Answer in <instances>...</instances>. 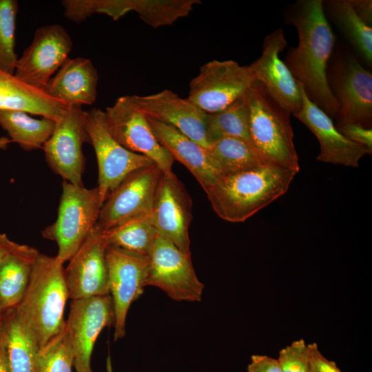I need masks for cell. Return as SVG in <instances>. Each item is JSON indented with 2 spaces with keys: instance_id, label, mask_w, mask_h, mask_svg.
Returning <instances> with one entry per match:
<instances>
[{
  "instance_id": "1",
  "label": "cell",
  "mask_w": 372,
  "mask_h": 372,
  "mask_svg": "<svg viewBox=\"0 0 372 372\" xmlns=\"http://www.w3.org/2000/svg\"><path fill=\"white\" fill-rule=\"evenodd\" d=\"M285 19L296 28L298 43L288 50L284 63L308 99L335 119L339 105L327 79L335 38L324 14L323 1L299 0L287 10Z\"/></svg>"
},
{
  "instance_id": "2",
  "label": "cell",
  "mask_w": 372,
  "mask_h": 372,
  "mask_svg": "<svg viewBox=\"0 0 372 372\" xmlns=\"http://www.w3.org/2000/svg\"><path fill=\"white\" fill-rule=\"evenodd\" d=\"M297 172L266 165L220 176L205 190L223 220L240 223L285 194Z\"/></svg>"
},
{
  "instance_id": "3",
  "label": "cell",
  "mask_w": 372,
  "mask_h": 372,
  "mask_svg": "<svg viewBox=\"0 0 372 372\" xmlns=\"http://www.w3.org/2000/svg\"><path fill=\"white\" fill-rule=\"evenodd\" d=\"M69 294L63 264L56 256L39 253L21 302L14 309L43 347L64 327V311Z\"/></svg>"
},
{
  "instance_id": "4",
  "label": "cell",
  "mask_w": 372,
  "mask_h": 372,
  "mask_svg": "<svg viewBox=\"0 0 372 372\" xmlns=\"http://www.w3.org/2000/svg\"><path fill=\"white\" fill-rule=\"evenodd\" d=\"M246 97L249 134L254 147L272 164L298 172L300 165L293 143L291 114L258 81L250 85Z\"/></svg>"
},
{
  "instance_id": "5",
  "label": "cell",
  "mask_w": 372,
  "mask_h": 372,
  "mask_svg": "<svg viewBox=\"0 0 372 372\" xmlns=\"http://www.w3.org/2000/svg\"><path fill=\"white\" fill-rule=\"evenodd\" d=\"M329 87L339 105L337 124H372V74L355 54L342 44L334 47L327 68Z\"/></svg>"
},
{
  "instance_id": "6",
  "label": "cell",
  "mask_w": 372,
  "mask_h": 372,
  "mask_svg": "<svg viewBox=\"0 0 372 372\" xmlns=\"http://www.w3.org/2000/svg\"><path fill=\"white\" fill-rule=\"evenodd\" d=\"M103 200L96 187L87 189L64 180L56 220L44 229V238L54 241L57 258L64 264L97 224Z\"/></svg>"
},
{
  "instance_id": "7",
  "label": "cell",
  "mask_w": 372,
  "mask_h": 372,
  "mask_svg": "<svg viewBox=\"0 0 372 372\" xmlns=\"http://www.w3.org/2000/svg\"><path fill=\"white\" fill-rule=\"evenodd\" d=\"M146 286L156 287L176 301L199 302L204 285L195 272L192 254L158 234L147 256Z\"/></svg>"
},
{
  "instance_id": "8",
  "label": "cell",
  "mask_w": 372,
  "mask_h": 372,
  "mask_svg": "<svg viewBox=\"0 0 372 372\" xmlns=\"http://www.w3.org/2000/svg\"><path fill=\"white\" fill-rule=\"evenodd\" d=\"M90 143L94 147L99 169L97 187L105 200L130 173L154 164L149 158L122 146L110 133L105 112L99 108L85 112Z\"/></svg>"
},
{
  "instance_id": "9",
  "label": "cell",
  "mask_w": 372,
  "mask_h": 372,
  "mask_svg": "<svg viewBox=\"0 0 372 372\" xmlns=\"http://www.w3.org/2000/svg\"><path fill=\"white\" fill-rule=\"evenodd\" d=\"M254 81L248 65L213 60L203 65L191 80L187 99L205 112L216 113L243 96Z\"/></svg>"
},
{
  "instance_id": "10",
  "label": "cell",
  "mask_w": 372,
  "mask_h": 372,
  "mask_svg": "<svg viewBox=\"0 0 372 372\" xmlns=\"http://www.w3.org/2000/svg\"><path fill=\"white\" fill-rule=\"evenodd\" d=\"M104 112L110 133L122 146L149 158L163 172L172 171L173 158L158 141L132 96L119 97Z\"/></svg>"
},
{
  "instance_id": "11",
  "label": "cell",
  "mask_w": 372,
  "mask_h": 372,
  "mask_svg": "<svg viewBox=\"0 0 372 372\" xmlns=\"http://www.w3.org/2000/svg\"><path fill=\"white\" fill-rule=\"evenodd\" d=\"M85 143H90L85 111L81 106H66L42 148L50 167L64 180L76 185H83L85 158L82 147Z\"/></svg>"
},
{
  "instance_id": "12",
  "label": "cell",
  "mask_w": 372,
  "mask_h": 372,
  "mask_svg": "<svg viewBox=\"0 0 372 372\" xmlns=\"http://www.w3.org/2000/svg\"><path fill=\"white\" fill-rule=\"evenodd\" d=\"M147 218L160 235L183 252L191 253L189 229L192 220V201L172 170L162 172Z\"/></svg>"
},
{
  "instance_id": "13",
  "label": "cell",
  "mask_w": 372,
  "mask_h": 372,
  "mask_svg": "<svg viewBox=\"0 0 372 372\" xmlns=\"http://www.w3.org/2000/svg\"><path fill=\"white\" fill-rule=\"evenodd\" d=\"M110 295L114 320V340L125 335L128 311L132 302L144 291L147 271V257L108 245L105 251Z\"/></svg>"
},
{
  "instance_id": "14",
  "label": "cell",
  "mask_w": 372,
  "mask_h": 372,
  "mask_svg": "<svg viewBox=\"0 0 372 372\" xmlns=\"http://www.w3.org/2000/svg\"><path fill=\"white\" fill-rule=\"evenodd\" d=\"M162 172L153 164L128 174L104 201L99 227L106 231L127 220L147 216Z\"/></svg>"
},
{
  "instance_id": "15",
  "label": "cell",
  "mask_w": 372,
  "mask_h": 372,
  "mask_svg": "<svg viewBox=\"0 0 372 372\" xmlns=\"http://www.w3.org/2000/svg\"><path fill=\"white\" fill-rule=\"evenodd\" d=\"M72 39L59 24L37 29L32 43L17 60L14 75L33 87L44 91L52 74L68 58Z\"/></svg>"
},
{
  "instance_id": "16",
  "label": "cell",
  "mask_w": 372,
  "mask_h": 372,
  "mask_svg": "<svg viewBox=\"0 0 372 372\" xmlns=\"http://www.w3.org/2000/svg\"><path fill=\"white\" fill-rule=\"evenodd\" d=\"M114 313L110 295L72 300L65 320L74 352L76 372H94L91 358L101 332L114 324Z\"/></svg>"
},
{
  "instance_id": "17",
  "label": "cell",
  "mask_w": 372,
  "mask_h": 372,
  "mask_svg": "<svg viewBox=\"0 0 372 372\" xmlns=\"http://www.w3.org/2000/svg\"><path fill=\"white\" fill-rule=\"evenodd\" d=\"M103 231L96 225L65 268L69 298L110 295Z\"/></svg>"
},
{
  "instance_id": "18",
  "label": "cell",
  "mask_w": 372,
  "mask_h": 372,
  "mask_svg": "<svg viewBox=\"0 0 372 372\" xmlns=\"http://www.w3.org/2000/svg\"><path fill=\"white\" fill-rule=\"evenodd\" d=\"M287 44L283 29L273 30L264 39L261 56L248 67L255 81L260 82L278 103L293 114L302 106V85L280 58Z\"/></svg>"
},
{
  "instance_id": "19",
  "label": "cell",
  "mask_w": 372,
  "mask_h": 372,
  "mask_svg": "<svg viewBox=\"0 0 372 372\" xmlns=\"http://www.w3.org/2000/svg\"><path fill=\"white\" fill-rule=\"evenodd\" d=\"M132 97L147 116L169 125L205 148L209 147L207 113L187 98H181L167 89L156 94Z\"/></svg>"
},
{
  "instance_id": "20",
  "label": "cell",
  "mask_w": 372,
  "mask_h": 372,
  "mask_svg": "<svg viewBox=\"0 0 372 372\" xmlns=\"http://www.w3.org/2000/svg\"><path fill=\"white\" fill-rule=\"evenodd\" d=\"M302 103L294 116L316 136L320 145L317 160L326 163L358 167L360 159L371 154L363 145L355 143L336 128L333 119L311 102L302 87Z\"/></svg>"
},
{
  "instance_id": "21",
  "label": "cell",
  "mask_w": 372,
  "mask_h": 372,
  "mask_svg": "<svg viewBox=\"0 0 372 372\" xmlns=\"http://www.w3.org/2000/svg\"><path fill=\"white\" fill-rule=\"evenodd\" d=\"M98 72L87 58H68L44 92L65 106L92 105L97 96Z\"/></svg>"
},
{
  "instance_id": "22",
  "label": "cell",
  "mask_w": 372,
  "mask_h": 372,
  "mask_svg": "<svg viewBox=\"0 0 372 372\" xmlns=\"http://www.w3.org/2000/svg\"><path fill=\"white\" fill-rule=\"evenodd\" d=\"M147 120L159 143L173 160L186 167L205 191L220 176L207 148L174 127L149 118Z\"/></svg>"
},
{
  "instance_id": "23",
  "label": "cell",
  "mask_w": 372,
  "mask_h": 372,
  "mask_svg": "<svg viewBox=\"0 0 372 372\" xmlns=\"http://www.w3.org/2000/svg\"><path fill=\"white\" fill-rule=\"evenodd\" d=\"M65 107L43 90L0 70V110L23 111L56 121Z\"/></svg>"
},
{
  "instance_id": "24",
  "label": "cell",
  "mask_w": 372,
  "mask_h": 372,
  "mask_svg": "<svg viewBox=\"0 0 372 372\" xmlns=\"http://www.w3.org/2000/svg\"><path fill=\"white\" fill-rule=\"evenodd\" d=\"M39 252L21 244L0 265V311L5 313L21 302L26 291L32 265Z\"/></svg>"
},
{
  "instance_id": "25",
  "label": "cell",
  "mask_w": 372,
  "mask_h": 372,
  "mask_svg": "<svg viewBox=\"0 0 372 372\" xmlns=\"http://www.w3.org/2000/svg\"><path fill=\"white\" fill-rule=\"evenodd\" d=\"M326 17L338 28L359 58L372 65V28L357 15L349 0L323 1Z\"/></svg>"
},
{
  "instance_id": "26",
  "label": "cell",
  "mask_w": 372,
  "mask_h": 372,
  "mask_svg": "<svg viewBox=\"0 0 372 372\" xmlns=\"http://www.w3.org/2000/svg\"><path fill=\"white\" fill-rule=\"evenodd\" d=\"M3 316L11 372H34L40 348L34 333L14 308Z\"/></svg>"
},
{
  "instance_id": "27",
  "label": "cell",
  "mask_w": 372,
  "mask_h": 372,
  "mask_svg": "<svg viewBox=\"0 0 372 372\" xmlns=\"http://www.w3.org/2000/svg\"><path fill=\"white\" fill-rule=\"evenodd\" d=\"M207 150L220 176L273 165L253 145L237 138H223L211 144Z\"/></svg>"
},
{
  "instance_id": "28",
  "label": "cell",
  "mask_w": 372,
  "mask_h": 372,
  "mask_svg": "<svg viewBox=\"0 0 372 372\" xmlns=\"http://www.w3.org/2000/svg\"><path fill=\"white\" fill-rule=\"evenodd\" d=\"M0 126L12 142L30 151L42 148L54 131L55 121L43 117L34 118L23 111L0 110Z\"/></svg>"
},
{
  "instance_id": "29",
  "label": "cell",
  "mask_w": 372,
  "mask_h": 372,
  "mask_svg": "<svg viewBox=\"0 0 372 372\" xmlns=\"http://www.w3.org/2000/svg\"><path fill=\"white\" fill-rule=\"evenodd\" d=\"M207 136L209 147L225 137L240 138L252 145L246 93L224 110L207 114Z\"/></svg>"
},
{
  "instance_id": "30",
  "label": "cell",
  "mask_w": 372,
  "mask_h": 372,
  "mask_svg": "<svg viewBox=\"0 0 372 372\" xmlns=\"http://www.w3.org/2000/svg\"><path fill=\"white\" fill-rule=\"evenodd\" d=\"M158 234L147 216L127 220L103 231L107 246H114L145 256Z\"/></svg>"
},
{
  "instance_id": "31",
  "label": "cell",
  "mask_w": 372,
  "mask_h": 372,
  "mask_svg": "<svg viewBox=\"0 0 372 372\" xmlns=\"http://www.w3.org/2000/svg\"><path fill=\"white\" fill-rule=\"evenodd\" d=\"M199 0H132V11L154 28L170 25L189 14Z\"/></svg>"
},
{
  "instance_id": "32",
  "label": "cell",
  "mask_w": 372,
  "mask_h": 372,
  "mask_svg": "<svg viewBox=\"0 0 372 372\" xmlns=\"http://www.w3.org/2000/svg\"><path fill=\"white\" fill-rule=\"evenodd\" d=\"M74 352L66 323L63 329L39 349L34 372H72Z\"/></svg>"
},
{
  "instance_id": "33",
  "label": "cell",
  "mask_w": 372,
  "mask_h": 372,
  "mask_svg": "<svg viewBox=\"0 0 372 372\" xmlns=\"http://www.w3.org/2000/svg\"><path fill=\"white\" fill-rule=\"evenodd\" d=\"M18 2L0 0V70L14 74L18 60L14 50Z\"/></svg>"
},
{
  "instance_id": "34",
  "label": "cell",
  "mask_w": 372,
  "mask_h": 372,
  "mask_svg": "<svg viewBox=\"0 0 372 372\" xmlns=\"http://www.w3.org/2000/svg\"><path fill=\"white\" fill-rule=\"evenodd\" d=\"M277 360L282 372H309V349L303 339L282 349Z\"/></svg>"
},
{
  "instance_id": "35",
  "label": "cell",
  "mask_w": 372,
  "mask_h": 372,
  "mask_svg": "<svg viewBox=\"0 0 372 372\" xmlns=\"http://www.w3.org/2000/svg\"><path fill=\"white\" fill-rule=\"evenodd\" d=\"M338 130L350 141L366 147L372 152V130L357 123L335 125Z\"/></svg>"
},
{
  "instance_id": "36",
  "label": "cell",
  "mask_w": 372,
  "mask_h": 372,
  "mask_svg": "<svg viewBox=\"0 0 372 372\" xmlns=\"http://www.w3.org/2000/svg\"><path fill=\"white\" fill-rule=\"evenodd\" d=\"M309 349V372H342L334 361L325 358L317 343L307 344Z\"/></svg>"
},
{
  "instance_id": "37",
  "label": "cell",
  "mask_w": 372,
  "mask_h": 372,
  "mask_svg": "<svg viewBox=\"0 0 372 372\" xmlns=\"http://www.w3.org/2000/svg\"><path fill=\"white\" fill-rule=\"evenodd\" d=\"M248 372H282L277 358L266 355H252Z\"/></svg>"
},
{
  "instance_id": "38",
  "label": "cell",
  "mask_w": 372,
  "mask_h": 372,
  "mask_svg": "<svg viewBox=\"0 0 372 372\" xmlns=\"http://www.w3.org/2000/svg\"><path fill=\"white\" fill-rule=\"evenodd\" d=\"M359 18L367 25L372 26L371 0H349Z\"/></svg>"
},
{
  "instance_id": "39",
  "label": "cell",
  "mask_w": 372,
  "mask_h": 372,
  "mask_svg": "<svg viewBox=\"0 0 372 372\" xmlns=\"http://www.w3.org/2000/svg\"><path fill=\"white\" fill-rule=\"evenodd\" d=\"M0 372H11L7 353L6 333L3 322L0 327Z\"/></svg>"
},
{
  "instance_id": "40",
  "label": "cell",
  "mask_w": 372,
  "mask_h": 372,
  "mask_svg": "<svg viewBox=\"0 0 372 372\" xmlns=\"http://www.w3.org/2000/svg\"><path fill=\"white\" fill-rule=\"evenodd\" d=\"M20 245L10 240L6 234L0 233V265L5 258L16 250Z\"/></svg>"
},
{
  "instance_id": "41",
  "label": "cell",
  "mask_w": 372,
  "mask_h": 372,
  "mask_svg": "<svg viewBox=\"0 0 372 372\" xmlns=\"http://www.w3.org/2000/svg\"><path fill=\"white\" fill-rule=\"evenodd\" d=\"M12 142L10 138L6 136L0 137V149H6Z\"/></svg>"
},
{
  "instance_id": "42",
  "label": "cell",
  "mask_w": 372,
  "mask_h": 372,
  "mask_svg": "<svg viewBox=\"0 0 372 372\" xmlns=\"http://www.w3.org/2000/svg\"><path fill=\"white\" fill-rule=\"evenodd\" d=\"M3 313L0 311V327H1L3 322Z\"/></svg>"
}]
</instances>
